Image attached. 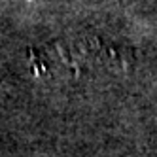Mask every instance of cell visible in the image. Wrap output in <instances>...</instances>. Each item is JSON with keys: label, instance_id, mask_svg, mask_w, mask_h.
<instances>
[{"label": "cell", "instance_id": "6da1fadb", "mask_svg": "<svg viewBox=\"0 0 157 157\" xmlns=\"http://www.w3.org/2000/svg\"><path fill=\"white\" fill-rule=\"evenodd\" d=\"M150 157H157V150H155V151H153V153H151Z\"/></svg>", "mask_w": 157, "mask_h": 157}]
</instances>
